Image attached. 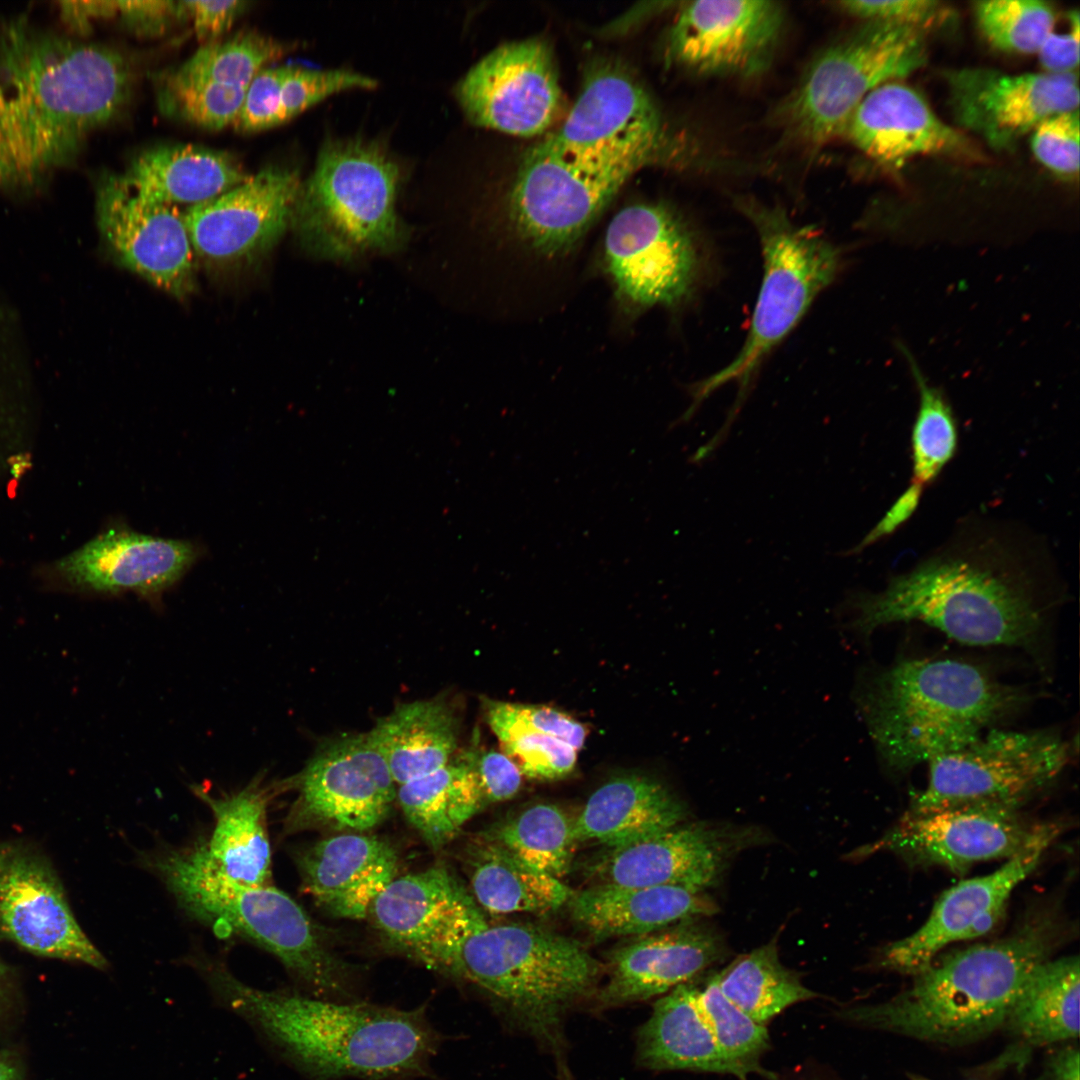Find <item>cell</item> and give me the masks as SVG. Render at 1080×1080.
I'll use <instances>...</instances> for the list:
<instances>
[{
    "mask_svg": "<svg viewBox=\"0 0 1080 1080\" xmlns=\"http://www.w3.org/2000/svg\"><path fill=\"white\" fill-rule=\"evenodd\" d=\"M1051 568L1047 551L1025 533L969 521L881 591L851 593L845 626L869 636L918 621L965 644L1033 650L1046 624Z\"/></svg>",
    "mask_w": 1080,
    "mask_h": 1080,
    "instance_id": "obj_1",
    "label": "cell"
},
{
    "mask_svg": "<svg viewBox=\"0 0 1080 1080\" xmlns=\"http://www.w3.org/2000/svg\"><path fill=\"white\" fill-rule=\"evenodd\" d=\"M133 84L132 65L112 47L25 15L0 20V129L16 187L72 164L87 137L124 110Z\"/></svg>",
    "mask_w": 1080,
    "mask_h": 1080,
    "instance_id": "obj_2",
    "label": "cell"
},
{
    "mask_svg": "<svg viewBox=\"0 0 1080 1080\" xmlns=\"http://www.w3.org/2000/svg\"><path fill=\"white\" fill-rule=\"evenodd\" d=\"M215 1003L242 1019L275 1056L310 1080H415L431 1076L442 1042L426 1014L369 1003L262 990L221 962L195 964Z\"/></svg>",
    "mask_w": 1080,
    "mask_h": 1080,
    "instance_id": "obj_3",
    "label": "cell"
},
{
    "mask_svg": "<svg viewBox=\"0 0 1080 1080\" xmlns=\"http://www.w3.org/2000/svg\"><path fill=\"white\" fill-rule=\"evenodd\" d=\"M411 956L482 990L567 1078L565 1014L594 991L601 972L581 943L530 924L490 925L473 903Z\"/></svg>",
    "mask_w": 1080,
    "mask_h": 1080,
    "instance_id": "obj_4",
    "label": "cell"
},
{
    "mask_svg": "<svg viewBox=\"0 0 1080 1080\" xmlns=\"http://www.w3.org/2000/svg\"><path fill=\"white\" fill-rule=\"evenodd\" d=\"M1057 934L1049 917L1031 919L1005 938L935 959L893 998L839 1017L931 1043L978 1040L1006 1023L1033 972L1050 959Z\"/></svg>",
    "mask_w": 1080,
    "mask_h": 1080,
    "instance_id": "obj_5",
    "label": "cell"
},
{
    "mask_svg": "<svg viewBox=\"0 0 1080 1080\" xmlns=\"http://www.w3.org/2000/svg\"><path fill=\"white\" fill-rule=\"evenodd\" d=\"M1027 697L979 666L949 659L901 660L856 692L881 758L902 772L976 741Z\"/></svg>",
    "mask_w": 1080,
    "mask_h": 1080,
    "instance_id": "obj_6",
    "label": "cell"
},
{
    "mask_svg": "<svg viewBox=\"0 0 1080 1080\" xmlns=\"http://www.w3.org/2000/svg\"><path fill=\"white\" fill-rule=\"evenodd\" d=\"M150 865L193 916L260 945L319 996L350 995V968L329 949L303 908L283 891L228 878L211 863L203 844L166 851Z\"/></svg>",
    "mask_w": 1080,
    "mask_h": 1080,
    "instance_id": "obj_7",
    "label": "cell"
},
{
    "mask_svg": "<svg viewBox=\"0 0 1080 1080\" xmlns=\"http://www.w3.org/2000/svg\"><path fill=\"white\" fill-rule=\"evenodd\" d=\"M736 205L758 235L763 257L762 283L742 348L727 366L691 387L692 402L679 418L682 424L693 417L713 392L734 383L738 386L737 399L723 425L728 430L763 362L843 267L839 246L816 228L795 223L783 208L752 198L739 199Z\"/></svg>",
    "mask_w": 1080,
    "mask_h": 1080,
    "instance_id": "obj_8",
    "label": "cell"
},
{
    "mask_svg": "<svg viewBox=\"0 0 1080 1080\" xmlns=\"http://www.w3.org/2000/svg\"><path fill=\"white\" fill-rule=\"evenodd\" d=\"M400 183V166L383 146L329 140L302 183L292 225L303 246L326 259L393 252L406 239L396 207Z\"/></svg>",
    "mask_w": 1080,
    "mask_h": 1080,
    "instance_id": "obj_9",
    "label": "cell"
},
{
    "mask_svg": "<svg viewBox=\"0 0 1080 1080\" xmlns=\"http://www.w3.org/2000/svg\"><path fill=\"white\" fill-rule=\"evenodd\" d=\"M925 31L864 21L824 49L809 65L778 112L784 132L808 146L846 133L849 120L875 88L900 80L926 62Z\"/></svg>",
    "mask_w": 1080,
    "mask_h": 1080,
    "instance_id": "obj_10",
    "label": "cell"
},
{
    "mask_svg": "<svg viewBox=\"0 0 1080 1080\" xmlns=\"http://www.w3.org/2000/svg\"><path fill=\"white\" fill-rule=\"evenodd\" d=\"M1070 758L1068 744L1048 731L992 730L932 759L926 786L908 811L957 807L1016 810L1048 787Z\"/></svg>",
    "mask_w": 1080,
    "mask_h": 1080,
    "instance_id": "obj_11",
    "label": "cell"
},
{
    "mask_svg": "<svg viewBox=\"0 0 1080 1080\" xmlns=\"http://www.w3.org/2000/svg\"><path fill=\"white\" fill-rule=\"evenodd\" d=\"M602 265L625 309L677 308L698 291L704 248L684 218L662 203L633 204L610 221Z\"/></svg>",
    "mask_w": 1080,
    "mask_h": 1080,
    "instance_id": "obj_12",
    "label": "cell"
},
{
    "mask_svg": "<svg viewBox=\"0 0 1080 1080\" xmlns=\"http://www.w3.org/2000/svg\"><path fill=\"white\" fill-rule=\"evenodd\" d=\"M287 784L297 796L286 817V833L368 831L389 815L397 794V784L367 733L321 744Z\"/></svg>",
    "mask_w": 1080,
    "mask_h": 1080,
    "instance_id": "obj_13",
    "label": "cell"
},
{
    "mask_svg": "<svg viewBox=\"0 0 1080 1080\" xmlns=\"http://www.w3.org/2000/svg\"><path fill=\"white\" fill-rule=\"evenodd\" d=\"M539 144L576 162L649 164L666 148L667 134L645 89L608 67L591 74L561 127Z\"/></svg>",
    "mask_w": 1080,
    "mask_h": 1080,
    "instance_id": "obj_14",
    "label": "cell"
},
{
    "mask_svg": "<svg viewBox=\"0 0 1080 1080\" xmlns=\"http://www.w3.org/2000/svg\"><path fill=\"white\" fill-rule=\"evenodd\" d=\"M1055 826L1028 825L1016 810L994 807L907 810L858 855L889 852L914 866H941L960 874L978 862L1022 853Z\"/></svg>",
    "mask_w": 1080,
    "mask_h": 1080,
    "instance_id": "obj_15",
    "label": "cell"
},
{
    "mask_svg": "<svg viewBox=\"0 0 1080 1080\" xmlns=\"http://www.w3.org/2000/svg\"><path fill=\"white\" fill-rule=\"evenodd\" d=\"M97 225L117 261L166 293L184 298L194 288L193 248L178 206L145 197L121 174L96 182Z\"/></svg>",
    "mask_w": 1080,
    "mask_h": 1080,
    "instance_id": "obj_16",
    "label": "cell"
},
{
    "mask_svg": "<svg viewBox=\"0 0 1080 1080\" xmlns=\"http://www.w3.org/2000/svg\"><path fill=\"white\" fill-rule=\"evenodd\" d=\"M455 95L473 124L524 137L545 132L562 104L551 49L537 38L491 51L457 83Z\"/></svg>",
    "mask_w": 1080,
    "mask_h": 1080,
    "instance_id": "obj_17",
    "label": "cell"
},
{
    "mask_svg": "<svg viewBox=\"0 0 1080 1080\" xmlns=\"http://www.w3.org/2000/svg\"><path fill=\"white\" fill-rule=\"evenodd\" d=\"M784 26L774 1L702 0L685 3L667 38V56L704 76L754 77L771 64Z\"/></svg>",
    "mask_w": 1080,
    "mask_h": 1080,
    "instance_id": "obj_18",
    "label": "cell"
},
{
    "mask_svg": "<svg viewBox=\"0 0 1080 1080\" xmlns=\"http://www.w3.org/2000/svg\"><path fill=\"white\" fill-rule=\"evenodd\" d=\"M0 938L39 956L107 966L77 923L52 864L22 843H0Z\"/></svg>",
    "mask_w": 1080,
    "mask_h": 1080,
    "instance_id": "obj_19",
    "label": "cell"
},
{
    "mask_svg": "<svg viewBox=\"0 0 1080 1080\" xmlns=\"http://www.w3.org/2000/svg\"><path fill=\"white\" fill-rule=\"evenodd\" d=\"M956 123L997 151L1011 149L1043 120L1078 109L1077 74H1007L989 68L945 73Z\"/></svg>",
    "mask_w": 1080,
    "mask_h": 1080,
    "instance_id": "obj_20",
    "label": "cell"
},
{
    "mask_svg": "<svg viewBox=\"0 0 1080 1080\" xmlns=\"http://www.w3.org/2000/svg\"><path fill=\"white\" fill-rule=\"evenodd\" d=\"M303 181L287 166L270 165L240 185L183 212L193 250L228 262L271 248L292 224Z\"/></svg>",
    "mask_w": 1080,
    "mask_h": 1080,
    "instance_id": "obj_21",
    "label": "cell"
},
{
    "mask_svg": "<svg viewBox=\"0 0 1080 1080\" xmlns=\"http://www.w3.org/2000/svg\"><path fill=\"white\" fill-rule=\"evenodd\" d=\"M1057 833L1054 827L995 871L946 890L917 930L882 950L881 966L915 976L948 945L988 933L1000 920L1013 890L1034 871Z\"/></svg>",
    "mask_w": 1080,
    "mask_h": 1080,
    "instance_id": "obj_22",
    "label": "cell"
},
{
    "mask_svg": "<svg viewBox=\"0 0 1080 1080\" xmlns=\"http://www.w3.org/2000/svg\"><path fill=\"white\" fill-rule=\"evenodd\" d=\"M201 555L199 545L111 527L58 563L72 586L98 594L134 592L158 602Z\"/></svg>",
    "mask_w": 1080,
    "mask_h": 1080,
    "instance_id": "obj_23",
    "label": "cell"
},
{
    "mask_svg": "<svg viewBox=\"0 0 1080 1080\" xmlns=\"http://www.w3.org/2000/svg\"><path fill=\"white\" fill-rule=\"evenodd\" d=\"M728 848L727 838L711 826L676 825L606 848L590 863L588 874L594 884L704 891L718 880Z\"/></svg>",
    "mask_w": 1080,
    "mask_h": 1080,
    "instance_id": "obj_24",
    "label": "cell"
},
{
    "mask_svg": "<svg viewBox=\"0 0 1080 1080\" xmlns=\"http://www.w3.org/2000/svg\"><path fill=\"white\" fill-rule=\"evenodd\" d=\"M845 135L886 166H900L922 155L979 157L964 133L942 121L920 93L898 81L880 85L863 99Z\"/></svg>",
    "mask_w": 1080,
    "mask_h": 1080,
    "instance_id": "obj_25",
    "label": "cell"
},
{
    "mask_svg": "<svg viewBox=\"0 0 1080 1080\" xmlns=\"http://www.w3.org/2000/svg\"><path fill=\"white\" fill-rule=\"evenodd\" d=\"M694 920L636 936L613 951L608 980L596 994L597 1007L664 995L716 962L722 955L719 936Z\"/></svg>",
    "mask_w": 1080,
    "mask_h": 1080,
    "instance_id": "obj_26",
    "label": "cell"
},
{
    "mask_svg": "<svg viewBox=\"0 0 1080 1080\" xmlns=\"http://www.w3.org/2000/svg\"><path fill=\"white\" fill-rule=\"evenodd\" d=\"M303 890L328 914L365 919L399 869L395 848L364 832L322 839L297 857Z\"/></svg>",
    "mask_w": 1080,
    "mask_h": 1080,
    "instance_id": "obj_27",
    "label": "cell"
},
{
    "mask_svg": "<svg viewBox=\"0 0 1080 1080\" xmlns=\"http://www.w3.org/2000/svg\"><path fill=\"white\" fill-rule=\"evenodd\" d=\"M567 904L573 920L597 939L641 936L718 910L703 891L682 886L593 884Z\"/></svg>",
    "mask_w": 1080,
    "mask_h": 1080,
    "instance_id": "obj_28",
    "label": "cell"
},
{
    "mask_svg": "<svg viewBox=\"0 0 1080 1080\" xmlns=\"http://www.w3.org/2000/svg\"><path fill=\"white\" fill-rule=\"evenodd\" d=\"M682 802L658 780L640 774L613 777L597 788L573 822L577 843L608 847L679 825L685 818Z\"/></svg>",
    "mask_w": 1080,
    "mask_h": 1080,
    "instance_id": "obj_29",
    "label": "cell"
},
{
    "mask_svg": "<svg viewBox=\"0 0 1080 1080\" xmlns=\"http://www.w3.org/2000/svg\"><path fill=\"white\" fill-rule=\"evenodd\" d=\"M192 790L210 807L215 820L205 845L211 863L238 883L271 885L267 808L273 790L265 776L257 775L238 792L216 797L200 786Z\"/></svg>",
    "mask_w": 1080,
    "mask_h": 1080,
    "instance_id": "obj_30",
    "label": "cell"
},
{
    "mask_svg": "<svg viewBox=\"0 0 1080 1080\" xmlns=\"http://www.w3.org/2000/svg\"><path fill=\"white\" fill-rule=\"evenodd\" d=\"M121 176L145 197L190 207L229 191L251 174L227 152L191 144H166L136 155Z\"/></svg>",
    "mask_w": 1080,
    "mask_h": 1080,
    "instance_id": "obj_31",
    "label": "cell"
},
{
    "mask_svg": "<svg viewBox=\"0 0 1080 1080\" xmlns=\"http://www.w3.org/2000/svg\"><path fill=\"white\" fill-rule=\"evenodd\" d=\"M698 987L680 984L660 997L636 1038L637 1062L649 1070L731 1074L697 998Z\"/></svg>",
    "mask_w": 1080,
    "mask_h": 1080,
    "instance_id": "obj_32",
    "label": "cell"
},
{
    "mask_svg": "<svg viewBox=\"0 0 1080 1080\" xmlns=\"http://www.w3.org/2000/svg\"><path fill=\"white\" fill-rule=\"evenodd\" d=\"M474 898L444 865L395 877L373 901L369 917L393 946L411 955Z\"/></svg>",
    "mask_w": 1080,
    "mask_h": 1080,
    "instance_id": "obj_33",
    "label": "cell"
},
{
    "mask_svg": "<svg viewBox=\"0 0 1080 1080\" xmlns=\"http://www.w3.org/2000/svg\"><path fill=\"white\" fill-rule=\"evenodd\" d=\"M460 721L446 696L398 705L367 732L399 786L446 765L456 754Z\"/></svg>",
    "mask_w": 1080,
    "mask_h": 1080,
    "instance_id": "obj_34",
    "label": "cell"
},
{
    "mask_svg": "<svg viewBox=\"0 0 1080 1080\" xmlns=\"http://www.w3.org/2000/svg\"><path fill=\"white\" fill-rule=\"evenodd\" d=\"M464 862L472 897L493 914L551 912L574 893L482 834L466 847Z\"/></svg>",
    "mask_w": 1080,
    "mask_h": 1080,
    "instance_id": "obj_35",
    "label": "cell"
},
{
    "mask_svg": "<svg viewBox=\"0 0 1080 1080\" xmlns=\"http://www.w3.org/2000/svg\"><path fill=\"white\" fill-rule=\"evenodd\" d=\"M396 800L408 822L434 850L451 842L486 805L464 751L443 767L399 785Z\"/></svg>",
    "mask_w": 1080,
    "mask_h": 1080,
    "instance_id": "obj_36",
    "label": "cell"
},
{
    "mask_svg": "<svg viewBox=\"0 0 1080 1080\" xmlns=\"http://www.w3.org/2000/svg\"><path fill=\"white\" fill-rule=\"evenodd\" d=\"M1078 956L1048 959L1033 972L1005 1024L1032 1045H1047L1079 1035Z\"/></svg>",
    "mask_w": 1080,
    "mask_h": 1080,
    "instance_id": "obj_37",
    "label": "cell"
},
{
    "mask_svg": "<svg viewBox=\"0 0 1080 1080\" xmlns=\"http://www.w3.org/2000/svg\"><path fill=\"white\" fill-rule=\"evenodd\" d=\"M716 976L726 998L763 1026L789 1006L819 996L780 962L775 939L739 956Z\"/></svg>",
    "mask_w": 1080,
    "mask_h": 1080,
    "instance_id": "obj_38",
    "label": "cell"
},
{
    "mask_svg": "<svg viewBox=\"0 0 1080 1080\" xmlns=\"http://www.w3.org/2000/svg\"><path fill=\"white\" fill-rule=\"evenodd\" d=\"M573 822L559 806L535 803L481 834L533 868L561 879L571 866L577 844Z\"/></svg>",
    "mask_w": 1080,
    "mask_h": 1080,
    "instance_id": "obj_39",
    "label": "cell"
},
{
    "mask_svg": "<svg viewBox=\"0 0 1080 1080\" xmlns=\"http://www.w3.org/2000/svg\"><path fill=\"white\" fill-rule=\"evenodd\" d=\"M906 359L919 396L912 428V483L922 487L936 479L952 458L957 446V427L944 393L925 377L910 350L903 344Z\"/></svg>",
    "mask_w": 1080,
    "mask_h": 1080,
    "instance_id": "obj_40",
    "label": "cell"
},
{
    "mask_svg": "<svg viewBox=\"0 0 1080 1080\" xmlns=\"http://www.w3.org/2000/svg\"><path fill=\"white\" fill-rule=\"evenodd\" d=\"M290 46L258 32L204 44L182 65L178 74L203 81L247 88L266 65L287 53Z\"/></svg>",
    "mask_w": 1080,
    "mask_h": 1080,
    "instance_id": "obj_41",
    "label": "cell"
},
{
    "mask_svg": "<svg viewBox=\"0 0 1080 1080\" xmlns=\"http://www.w3.org/2000/svg\"><path fill=\"white\" fill-rule=\"evenodd\" d=\"M697 998L722 1052L736 1071V1077L746 1080L748 1075L756 1073L775 1078L761 1065V1057L769 1047L767 1026L756 1023L726 998L716 974L703 988L698 987Z\"/></svg>",
    "mask_w": 1080,
    "mask_h": 1080,
    "instance_id": "obj_42",
    "label": "cell"
},
{
    "mask_svg": "<svg viewBox=\"0 0 1080 1080\" xmlns=\"http://www.w3.org/2000/svg\"><path fill=\"white\" fill-rule=\"evenodd\" d=\"M247 88L192 79L172 70L159 83L157 97L168 115L200 128L220 130L234 125Z\"/></svg>",
    "mask_w": 1080,
    "mask_h": 1080,
    "instance_id": "obj_43",
    "label": "cell"
},
{
    "mask_svg": "<svg viewBox=\"0 0 1080 1080\" xmlns=\"http://www.w3.org/2000/svg\"><path fill=\"white\" fill-rule=\"evenodd\" d=\"M974 12L992 46L1017 54H1037L1056 22L1054 9L1037 0L977 1Z\"/></svg>",
    "mask_w": 1080,
    "mask_h": 1080,
    "instance_id": "obj_44",
    "label": "cell"
},
{
    "mask_svg": "<svg viewBox=\"0 0 1080 1080\" xmlns=\"http://www.w3.org/2000/svg\"><path fill=\"white\" fill-rule=\"evenodd\" d=\"M487 723L499 742L519 732H537L559 738L576 750L586 741V726L569 714L545 705H525L484 699Z\"/></svg>",
    "mask_w": 1080,
    "mask_h": 1080,
    "instance_id": "obj_45",
    "label": "cell"
},
{
    "mask_svg": "<svg viewBox=\"0 0 1080 1080\" xmlns=\"http://www.w3.org/2000/svg\"><path fill=\"white\" fill-rule=\"evenodd\" d=\"M499 743L501 751L530 779H562L574 771L577 763L578 750L550 735L524 731Z\"/></svg>",
    "mask_w": 1080,
    "mask_h": 1080,
    "instance_id": "obj_46",
    "label": "cell"
},
{
    "mask_svg": "<svg viewBox=\"0 0 1080 1080\" xmlns=\"http://www.w3.org/2000/svg\"><path fill=\"white\" fill-rule=\"evenodd\" d=\"M293 118L286 84V65L266 67L249 84L234 128L254 133Z\"/></svg>",
    "mask_w": 1080,
    "mask_h": 1080,
    "instance_id": "obj_47",
    "label": "cell"
},
{
    "mask_svg": "<svg viewBox=\"0 0 1080 1080\" xmlns=\"http://www.w3.org/2000/svg\"><path fill=\"white\" fill-rule=\"evenodd\" d=\"M1079 109L1053 115L1031 132L1036 159L1053 173L1076 177L1079 172Z\"/></svg>",
    "mask_w": 1080,
    "mask_h": 1080,
    "instance_id": "obj_48",
    "label": "cell"
},
{
    "mask_svg": "<svg viewBox=\"0 0 1080 1080\" xmlns=\"http://www.w3.org/2000/svg\"><path fill=\"white\" fill-rule=\"evenodd\" d=\"M838 6L864 21L889 22L924 31L947 16L943 3L934 0H852L839 2Z\"/></svg>",
    "mask_w": 1080,
    "mask_h": 1080,
    "instance_id": "obj_49",
    "label": "cell"
},
{
    "mask_svg": "<svg viewBox=\"0 0 1080 1080\" xmlns=\"http://www.w3.org/2000/svg\"><path fill=\"white\" fill-rule=\"evenodd\" d=\"M464 753L476 773L486 805L506 801L518 793L523 775L502 751L470 747Z\"/></svg>",
    "mask_w": 1080,
    "mask_h": 1080,
    "instance_id": "obj_50",
    "label": "cell"
},
{
    "mask_svg": "<svg viewBox=\"0 0 1080 1080\" xmlns=\"http://www.w3.org/2000/svg\"><path fill=\"white\" fill-rule=\"evenodd\" d=\"M117 15L135 34L150 37L188 19L183 1H117Z\"/></svg>",
    "mask_w": 1080,
    "mask_h": 1080,
    "instance_id": "obj_51",
    "label": "cell"
},
{
    "mask_svg": "<svg viewBox=\"0 0 1080 1080\" xmlns=\"http://www.w3.org/2000/svg\"><path fill=\"white\" fill-rule=\"evenodd\" d=\"M247 1H183L187 18L191 19L199 41L212 43L228 31L247 9Z\"/></svg>",
    "mask_w": 1080,
    "mask_h": 1080,
    "instance_id": "obj_52",
    "label": "cell"
},
{
    "mask_svg": "<svg viewBox=\"0 0 1080 1080\" xmlns=\"http://www.w3.org/2000/svg\"><path fill=\"white\" fill-rule=\"evenodd\" d=\"M1068 31L1047 36L1038 50L1043 72L1051 74H1077L1079 66L1080 21L1077 11L1069 14Z\"/></svg>",
    "mask_w": 1080,
    "mask_h": 1080,
    "instance_id": "obj_53",
    "label": "cell"
},
{
    "mask_svg": "<svg viewBox=\"0 0 1080 1080\" xmlns=\"http://www.w3.org/2000/svg\"><path fill=\"white\" fill-rule=\"evenodd\" d=\"M922 489V486L911 483L863 540L855 547L845 551L843 555L850 556L858 554L876 541L893 533L900 525L908 520L915 511L920 500Z\"/></svg>",
    "mask_w": 1080,
    "mask_h": 1080,
    "instance_id": "obj_54",
    "label": "cell"
},
{
    "mask_svg": "<svg viewBox=\"0 0 1080 1080\" xmlns=\"http://www.w3.org/2000/svg\"><path fill=\"white\" fill-rule=\"evenodd\" d=\"M63 23L72 31L87 35L98 19L117 16V1H71L60 3Z\"/></svg>",
    "mask_w": 1080,
    "mask_h": 1080,
    "instance_id": "obj_55",
    "label": "cell"
},
{
    "mask_svg": "<svg viewBox=\"0 0 1080 1080\" xmlns=\"http://www.w3.org/2000/svg\"><path fill=\"white\" fill-rule=\"evenodd\" d=\"M1079 1051L1066 1048L1053 1056L1049 1063L1052 1080H1079Z\"/></svg>",
    "mask_w": 1080,
    "mask_h": 1080,
    "instance_id": "obj_56",
    "label": "cell"
},
{
    "mask_svg": "<svg viewBox=\"0 0 1080 1080\" xmlns=\"http://www.w3.org/2000/svg\"><path fill=\"white\" fill-rule=\"evenodd\" d=\"M15 983L11 969L0 959V1025L9 1017L15 1002Z\"/></svg>",
    "mask_w": 1080,
    "mask_h": 1080,
    "instance_id": "obj_57",
    "label": "cell"
},
{
    "mask_svg": "<svg viewBox=\"0 0 1080 1080\" xmlns=\"http://www.w3.org/2000/svg\"><path fill=\"white\" fill-rule=\"evenodd\" d=\"M0 1080H25L22 1059L13 1049H0Z\"/></svg>",
    "mask_w": 1080,
    "mask_h": 1080,
    "instance_id": "obj_58",
    "label": "cell"
},
{
    "mask_svg": "<svg viewBox=\"0 0 1080 1080\" xmlns=\"http://www.w3.org/2000/svg\"><path fill=\"white\" fill-rule=\"evenodd\" d=\"M0 168L7 182V187L16 186L12 163L0 129Z\"/></svg>",
    "mask_w": 1080,
    "mask_h": 1080,
    "instance_id": "obj_59",
    "label": "cell"
},
{
    "mask_svg": "<svg viewBox=\"0 0 1080 1080\" xmlns=\"http://www.w3.org/2000/svg\"><path fill=\"white\" fill-rule=\"evenodd\" d=\"M9 370H10V365H9L8 359H7L6 355H5V353L3 352L2 348L0 347V375L7 372V371H9Z\"/></svg>",
    "mask_w": 1080,
    "mask_h": 1080,
    "instance_id": "obj_60",
    "label": "cell"
},
{
    "mask_svg": "<svg viewBox=\"0 0 1080 1080\" xmlns=\"http://www.w3.org/2000/svg\"><path fill=\"white\" fill-rule=\"evenodd\" d=\"M5 186L7 187V182H6V179L4 177V174H3L2 170L0 168V188L5 187Z\"/></svg>",
    "mask_w": 1080,
    "mask_h": 1080,
    "instance_id": "obj_61",
    "label": "cell"
}]
</instances>
